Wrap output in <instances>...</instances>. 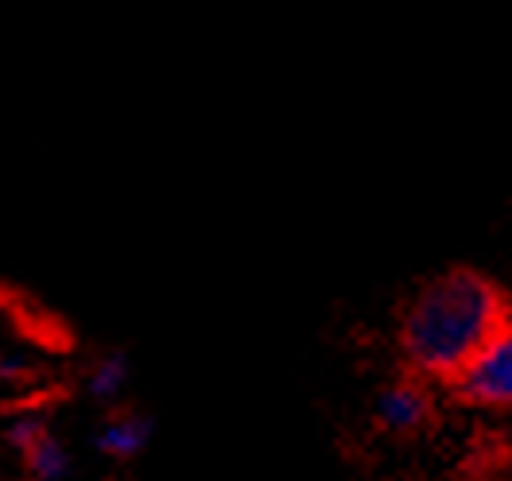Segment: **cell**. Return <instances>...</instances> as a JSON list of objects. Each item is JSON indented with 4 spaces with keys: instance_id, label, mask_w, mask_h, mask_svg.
I'll return each instance as SVG.
<instances>
[{
    "instance_id": "6da1fadb",
    "label": "cell",
    "mask_w": 512,
    "mask_h": 481,
    "mask_svg": "<svg viewBox=\"0 0 512 481\" xmlns=\"http://www.w3.org/2000/svg\"><path fill=\"white\" fill-rule=\"evenodd\" d=\"M512 319L501 280L458 264L427 280L400 315V365L447 388Z\"/></svg>"
},
{
    "instance_id": "7a4b0ae2",
    "label": "cell",
    "mask_w": 512,
    "mask_h": 481,
    "mask_svg": "<svg viewBox=\"0 0 512 481\" xmlns=\"http://www.w3.org/2000/svg\"><path fill=\"white\" fill-rule=\"evenodd\" d=\"M447 396L458 408L478 412H512V319L501 334L447 385Z\"/></svg>"
},
{
    "instance_id": "3957f363",
    "label": "cell",
    "mask_w": 512,
    "mask_h": 481,
    "mask_svg": "<svg viewBox=\"0 0 512 481\" xmlns=\"http://www.w3.org/2000/svg\"><path fill=\"white\" fill-rule=\"evenodd\" d=\"M373 416H377V427L384 435H396V439H416V435L435 431V423H439L435 381L400 365V373L381 388Z\"/></svg>"
},
{
    "instance_id": "277c9868",
    "label": "cell",
    "mask_w": 512,
    "mask_h": 481,
    "mask_svg": "<svg viewBox=\"0 0 512 481\" xmlns=\"http://www.w3.org/2000/svg\"><path fill=\"white\" fill-rule=\"evenodd\" d=\"M148 439H152V423L144 416H117L101 427L97 447L113 458H132L148 447Z\"/></svg>"
},
{
    "instance_id": "5b68a950",
    "label": "cell",
    "mask_w": 512,
    "mask_h": 481,
    "mask_svg": "<svg viewBox=\"0 0 512 481\" xmlns=\"http://www.w3.org/2000/svg\"><path fill=\"white\" fill-rule=\"evenodd\" d=\"M24 458H28V470L35 481H66L70 478V454L66 447L43 427L32 443H24Z\"/></svg>"
},
{
    "instance_id": "8992f818",
    "label": "cell",
    "mask_w": 512,
    "mask_h": 481,
    "mask_svg": "<svg viewBox=\"0 0 512 481\" xmlns=\"http://www.w3.org/2000/svg\"><path fill=\"white\" fill-rule=\"evenodd\" d=\"M128 381V365L125 357H101L94 365V373H90V396L97 400H113V396H121V388Z\"/></svg>"
}]
</instances>
